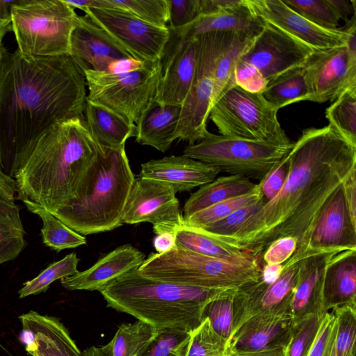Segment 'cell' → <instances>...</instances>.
<instances>
[{"mask_svg": "<svg viewBox=\"0 0 356 356\" xmlns=\"http://www.w3.org/2000/svg\"><path fill=\"white\" fill-rule=\"evenodd\" d=\"M282 265L283 264H263L261 266L259 279L267 285L273 284L280 277L282 271Z\"/></svg>", "mask_w": 356, "mask_h": 356, "instance_id": "91938a15", "label": "cell"}, {"mask_svg": "<svg viewBox=\"0 0 356 356\" xmlns=\"http://www.w3.org/2000/svg\"><path fill=\"white\" fill-rule=\"evenodd\" d=\"M134 180L125 148L102 147L75 196L51 213L80 234L111 231L122 225Z\"/></svg>", "mask_w": 356, "mask_h": 356, "instance_id": "5b68a950", "label": "cell"}, {"mask_svg": "<svg viewBox=\"0 0 356 356\" xmlns=\"http://www.w3.org/2000/svg\"><path fill=\"white\" fill-rule=\"evenodd\" d=\"M261 266L254 257L228 261L175 246L163 253H151L138 268L147 277L211 289H236L257 282Z\"/></svg>", "mask_w": 356, "mask_h": 356, "instance_id": "8992f818", "label": "cell"}, {"mask_svg": "<svg viewBox=\"0 0 356 356\" xmlns=\"http://www.w3.org/2000/svg\"><path fill=\"white\" fill-rule=\"evenodd\" d=\"M293 325L291 312L254 316L234 336L232 348L248 350L286 346Z\"/></svg>", "mask_w": 356, "mask_h": 356, "instance_id": "cb8c5ba5", "label": "cell"}, {"mask_svg": "<svg viewBox=\"0 0 356 356\" xmlns=\"http://www.w3.org/2000/svg\"><path fill=\"white\" fill-rule=\"evenodd\" d=\"M337 325L334 310L325 312L322 318L315 341L307 356H325Z\"/></svg>", "mask_w": 356, "mask_h": 356, "instance_id": "816d5d0a", "label": "cell"}, {"mask_svg": "<svg viewBox=\"0 0 356 356\" xmlns=\"http://www.w3.org/2000/svg\"><path fill=\"white\" fill-rule=\"evenodd\" d=\"M220 172L212 165L184 155H172L142 163L138 177L167 183L177 193L200 187L215 179Z\"/></svg>", "mask_w": 356, "mask_h": 356, "instance_id": "ffe728a7", "label": "cell"}, {"mask_svg": "<svg viewBox=\"0 0 356 356\" xmlns=\"http://www.w3.org/2000/svg\"><path fill=\"white\" fill-rule=\"evenodd\" d=\"M183 220L179 202L170 185L149 178H135L122 213V224L150 222L156 234L165 230L177 231Z\"/></svg>", "mask_w": 356, "mask_h": 356, "instance_id": "4fadbf2b", "label": "cell"}, {"mask_svg": "<svg viewBox=\"0 0 356 356\" xmlns=\"http://www.w3.org/2000/svg\"><path fill=\"white\" fill-rule=\"evenodd\" d=\"M235 33H237L216 32L196 37V68L190 90L181 107L177 140L193 145L208 131L207 122L211 106L216 65Z\"/></svg>", "mask_w": 356, "mask_h": 356, "instance_id": "8fae6325", "label": "cell"}, {"mask_svg": "<svg viewBox=\"0 0 356 356\" xmlns=\"http://www.w3.org/2000/svg\"><path fill=\"white\" fill-rule=\"evenodd\" d=\"M102 147L85 119L58 122L37 140L17 170L15 199L30 201L49 212L72 200Z\"/></svg>", "mask_w": 356, "mask_h": 356, "instance_id": "3957f363", "label": "cell"}, {"mask_svg": "<svg viewBox=\"0 0 356 356\" xmlns=\"http://www.w3.org/2000/svg\"><path fill=\"white\" fill-rule=\"evenodd\" d=\"M0 198L13 202L15 198V180L0 170Z\"/></svg>", "mask_w": 356, "mask_h": 356, "instance_id": "680465c9", "label": "cell"}, {"mask_svg": "<svg viewBox=\"0 0 356 356\" xmlns=\"http://www.w3.org/2000/svg\"><path fill=\"white\" fill-rule=\"evenodd\" d=\"M337 325L325 356H355L356 307L333 309Z\"/></svg>", "mask_w": 356, "mask_h": 356, "instance_id": "f35d334b", "label": "cell"}, {"mask_svg": "<svg viewBox=\"0 0 356 356\" xmlns=\"http://www.w3.org/2000/svg\"><path fill=\"white\" fill-rule=\"evenodd\" d=\"M286 346H280L260 350H237L232 348L229 356H286Z\"/></svg>", "mask_w": 356, "mask_h": 356, "instance_id": "6f0895ef", "label": "cell"}, {"mask_svg": "<svg viewBox=\"0 0 356 356\" xmlns=\"http://www.w3.org/2000/svg\"><path fill=\"white\" fill-rule=\"evenodd\" d=\"M277 112L261 92H251L234 85L212 106L209 118L222 136L291 144L280 124Z\"/></svg>", "mask_w": 356, "mask_h": 356, "instance_id": "ba28073f", "label": "cell"}, {"mask_svg": "<svg viewBox=\"0 0 356 356\" xmlns=\"http://www.w3.org/2000/svg\"><path fill=\"white\" fill-rule=\"evenodd\" d=\"M170 33V39L161 58V76L154 100L161 105L181 107L195 75L197 39L181 40Z\"/></svg>", "mask_w": 356, "mask_h": 356, "instance_id": "d6986e66", "label": "cell"}, {"mask_svg": "<svg viewBox=\"0 0 356 356\" xmlns=\"http://www.w3.org/2000/svg\"><path fill=\"white\" fill-rule=\"evenodd\" d=\"M340 252L309 254L300 261L297 283L291 302L293 323L312 314H324L323 288L327 267Z\"/></svg>", "mask_w": 356, "mask_h": 356, "instance_id": "44dd1931", "label": "cell"}, {"mask_svg": "<svg viewBox=\"0 0 356 356\" xmlns=\"http://www.w3.org/2000/svg\"><path fill=\"white\" fill-rule=\"evenodd\" d=\"M161 71V59L146 61L137 70L119 74L85 71L86 100L135 124L154 99Z\"/></svg>", "mask_w": 356, "mask_h": 356, "instance_id": "30bf717a", "label": "cell"}, {"mask_svg": "<svg viewBox=\"0 0 356 356\" xmlns=\"http://www.w3.org/2000/svg\"><path fill=\"white\" fill-rule=\"evenodd\" d=\"M298 248V240L292 236L279 238L270 243L261 254L264 264H283Z\"/></svg>", "mask_w": 356, "mask_h": 356, "instance_id": "681fc988", "label": "cell"}, {"mask_svg": "<svg viewBox=\"0 0 356 356\" xmlns=\"http://www.w3.org/2000/svg\"><path fill=\"white\" fill-rule=\"evenodd\" d=\"M83 12L134 58L140 61L161 59L170 36L168 26L149 24L115 8H88Z\"/></svg>", "mask_w": 356, "mask_h": 356, "instance_id": "7c38bea8", "label": "cell"}, {"mask_svg": "<svg viewBox=\"0 0 356 356\" xmlns=\"http://www.w3.org/2000/svg\"><path fill=\"white\" fill-rule=\"evenodd\" d=\"M313 51L278 28L265 23L238 60L253 67L267 85L285 72L302 65Z\"/></svg>", "mask_w": 356, "mask_h": 356, "instance_id": "5bb4252c", "label": "cell"}, {"mask_svg": "<svg viewBox=\"0 0 356 356\" xmlns=\"http://www.w3.org/2000/svg\"><path fill=\"white\" fill-rule=\"evenodd\" d=\"M19 207L0 198V265L16 259L26 245Z\"/></svg>", "mask_w": 356, "mask_h": 356, "instance_id": "d6a6232c", "label": "cell"}, {"mask_svg": "<svg viewBox=\"0 0 356 356\" xmlns=\"http://www.w3.org/2000/svg\"><path fill=\"white\" fill-rule=\"evenodd\" d=\"M77 15L64 0H17L11 9L17 49L25 58L69 55Z\"/></svg>", "mask_w": 356, "mask_h": 356, "instance_id": "52a82bcc", "label": "cell"}, {"mask_svg": "<svg viewBox=\"0 0 356 356\" xmlns=\"http://www.w3.org/2000/svg\"><path fill=\"white\" fill-rule=\"evenodd\" d=\"M69 56L83 72L111 73L116 62L133 58L86 14L76 17L70 36Z\"/></svg>", "mask_w": 356, "mask_h": 356, "instance_id": "ac0fdd59", "label": "cell"}, {"mask_svg": "<svg viewBox=\"0 0 356 356\" xmlns=\"http://www.w3.org/2000/svg\"><path fill=\"white\" fill-rule=\"evenodd\" d=\"M83 356H103L100 348L91 346L83 351Z\"/></svg>", "mask_w": 356, "mask_h": 356, "instance_id": "be15d7a7", "label": "cell"}, {"mask_svg": "<svg viewBox=\"0 0 356 356\" xmlns=\"http://www.w3.org/2000/svg\"><path fill=\"white\" fill-rule=\"evenodd\" d=\"M22 327L35 334V343L26 351L32 356H83L68 330L53 316L30 311L19 316Z\"/></svg>", "mask_w": 356, "mask_h": 356, "instance_id": "d4e9b609", "label": "cell"}, {"mask_svg": "<svg viewBox=\"0 0 356 356\" xmlns=\"http://www.w3.org/2000/svg\"><path fill=\"white\" fill-rule=\"evenodd\" d=\"M263 197L259 184L251 191L240 196L217 203L184 218V222L189 226L204 229L218 222L234 211L259 201Z\"/></svg>", "mask_w": 356, "mask_h": 356, "instance_id": "74e56055", "label": "cell"}, {"mask_svg": "<svg viewBox=\"0 0 356 356\" xmlns=\"http://www.w3.org/2000/svg\"><path fill=\"white\" fill-rule=\"evenodd\" d=\"M247 3L263 22L278 28L314 51L338 47L346 43V33L343 29L321 28L296 13L282 0H247Z\"/></svg>", "mask_w": 356, "mask_h": 356, "instance_id": "e0dca14e", "label": "cell"}, {"mask_svg": "<svg viewBox=\"0 0 356 356\" xmlns=\"http://www.w3.org/2000/svg\"><path fill=\"white\" fill-rule=\"evenodd\" d=\"M257 184L242 175H227L216 178L202 186L186 200L184 218L217 203L240 196L253 190Z\"/></svg>", "mask_w": 356, "mask_h": 356, "instance_id": "f1b7e54d", "label": "cell"}, {"mask_svg": "<svg viewBox=\"0 0 356 356\" xmlns=\"http://www.w3.org/2000/svg\"><path fill=\"white\" fill-rule=\"evenodd\" d=\"M266 203L264 197L257 202L245 206L225 218L203 229L218 237H229L234 235L243 225L255 214Z\"/></svg>", "mask_w": 356, "mask_h": 356, "instance_id": "bcb514c9", "label": "cell"}, {"mask_svg": "<svg viewBox=\"0 0 356 356\" xmlns=\"http://www.w3.org/2000/svg\"><path fill=\"white\" fill-rule=\"evenodd\" d=\"M308 101L333 102L344 91L356 89V61L344 45L313 51L303 64Z\"/></svg>", "mask_w": 356, "mask_h": 356, "instance_id": "9a60e30c", "label": "cell"}, {"mask_svg": "<svg viewBox=\"0 0 356 356\" xmlns=\"http://www.w3.org/2000/svg\"><path fill=\"white\" fill-rule=\"evenodd\" d=\"M288 154L258 184L266 202L274 198L282 189L289 171Z\"/></svg>", "mask_w": 356, "mask_h": 356, "instance_id": "c3c4849f", "label": "cell"}, {"mask_svg": "<svg viewBox=\"0 0 356 356\" xmlns=\"http://www.w3.org/2000/svg\"><path fill=\"white\" fill-rule=\"evenodd\" d=\"M206 133L197 143L188 145L184 156L212 165L231 175L262 180L293 147Z\"/></svg>", "mask_w": 356, "mask_h": 356, "instance_id": "9c48e42d", "label": "cell"}, {"mask_svg": "<svg viewBox=\"0 0 356 356\" xmlns=\"http://www.w3.org/2000/svg\"><path fill=\"white\" fill-rule=\"evenodd\" d=\"M245 0H201V15H207L223 12L236 8Z\"/></svg>", "mask_w": 356, "mask_h": 356, "instance_id": "db71d44e", "label": "cell"}, {"mask_svg": "<svg viewBox=\"0 0 356 356\" xmlns=\"http://www.w3.org/2000/svg\"><path fill=\"white\" fill-rule=\"evenodd\" d=\"M89 8L121 10L158 27L165 28L168 24V0H91Z\"/></svg>", "mask_w": 356, "mask_h": 356, "instance_id": "e575fe53", "label": "cell"}, {"mask_svg": "<svg viewBox=\"0 0 356 356\" xmlns=\"http://www.w3.org/2000/svg\"><path fill=\"white\" fill-rule=\"evenodd\" d=\"M339 19L346 24L356 12V1L355 0H327Z\"/></svg>", "mask_w": 356, "mask_h": 356, "instance_id": "9f6ffc18", "label": "cell"}, {"mask_svg": "<svg viewBox=\"0 0 356 356\" xmlns=\"http://www.w3.org/2000/svg\"><path fill=\"white\" fill-rule=\"evenodd\" d=\"M341 188L350 220L356 227V169L344 179Z\"/></svg>", "mask_w": 356, "mask_h": 356, "instance_id": "f5cc1de1", "label": "cell"}, {"mask_svg": "<svg viewBox=\"0 0 356 356\" xmlns=\"http://www.w3.org/2000/svg\"><path fill=\"white\" fill-rule=\"evenodd\" d=\"M177 231L165 230L156 234L153 245L157 253H163L173 249L175 245Z\"/></svg>", "mask_w": 356, "mask_h": 356, "instance_id": "11a10c76", "label": "cell"}, {"mask_svg": "<svg viewBox=\"0 0 356 356\" xmlns=\"http://www.w3.org/2000/svg\"><path fill=\"white\" fill-rule=\"evenodd\" d=\"M253 38L243 33H235L230 45L218 58L214 70L211 108L226 90L236 85L234 80L236 65L240 56Z\"/></svg>", "mask_w": 356, "mask_h": 356, "instance_id": "d590c367", "label": "cell"}, {"mask_svg": "<svg viewBox=\"0 0 356 356\" xmlns=\"http://www.w3.org/2000/svg\"><path fill=\"white\" fill-rule=\"evenodd\" d=\"M145 255L130 244L120 246L99 259L90 268L60 279L62 286L70 291H99L106 284L138 268Z\"/></svg>", "mask_w": 356, "mask_h": 356, "instance_id": "7402d4cb", "label": "cell"}, {"mask_svg": "<svg viewBox=\"0 0 356 356\" xmlns=\"http://www.w3.org/2000/svg\"><path fill=\"white\" fill-rule=\"evenodd\" d=\"M265 22L257 17L247 0L236 8L207 15H201L190 24L170 31L181 40H191L199 35L216 32L243 33L254 37Z\"/></svg>", "mask_w": 356, "mask_h": 356, "instance_id": "603a6c76", "label": "cell"}, {"mask_svg": "<svg viewBox=\"0 0 356 356\" xmlns=\"http://www.w3.org/2000/svg\"><path fill=\"white\" fill-rule=\"evenodd\" d=\"M303 64L277 76L262 91L265 99L277 111L293 103L308 101L309 93Z\"/></svg>", "mask_w": 356, "mask_h": 356, "instance_id": "1f68e13d", "label": "cell"}, {"mask_svg": "<svg viewBox=\"0 0 356 356\" xmlns=\"http://www.w3.org/2000/svg\"><path fill=\"white\" fill-rule=\"evenodd\" d=\"M79 261L76 254L72 252L60 260L51 264L37 277L23 284V286L18 291L19 298L44 292L54 281L76 274L79 272Z\"/></svg>", "mask_w": 356, "mask_h": 356, "instance_id": "60d3db41", "label": "cell"}, {"mask_svg": "<svg viewBox=\"0 0 356 356\" xmlns=\"http://www.w3.org/2000/svg\"><path fill=\"white\" fill-rule=\"evenodd\" d=\"M86 83L69 55L25 58L16 49L0 67V170L13 179L54 124L85 119Z\"/></svg>", "mask_w": 356, "mask_h": 356, "instance_id": "7a4b0ae2", "label": "cell"}, {"mask_svg": "<svg viewBox=\"0 0 356 356\" xmlns=\"http://www.w3.org/2000/svg\"><path fill=\"white\" fill-rule=\"evenodd\" d=\"M177 247L200 254L228 261H243L250 253L200 228L183 222L176 233ZM256 259V258H255Z\"/></svg>", "mask_w": 356, "mask_h": 356, "instance_id": "f546056e", "label": "cell"}, {"mask_svg": "<svg viewBox=\"0 0 356 356\" xmlns=\"http://www.w3.org/2000/svg\"><path fill=\"white\" fill-rule=\"evenodd\" d=\"M201 0H168L169 26L170 29L183 28L198 18L201 15Z\"/></svg>", "mask_w": 356, "mask_h": 356, "instance_id": "7dc6e473", "label": "cell"}, {"mask_svg": "<svg viewBox=\"0 0 356 356\" xmlns=\"http://www.w3.org/2000/svg\"><path fill=\"white\" fill-rule=\"evenodd\" d=\"M189 337L181 331L159 332L142 356H186Z\"/></svg>", "mask_w": 356, "mask_h": 356, "instance_id": "f6af8a7d", "label": "cell"}, {"mask_svg": "<svg viewBox=\"0 0 356 356\" xmlns=\"http://www.w3.org/2000/svg\"><path fill=\"white\" fill-rule=\"evenodd\" d=\"M181 106L161 105L154 99L145 110L136 126V141L165 152L176 139Z\"/></svg>", "mask_w": 356, "mask_h": 356, "instance_id": "4316f807", "label": "cell"}, {"mask_svg": "<svg viewBox=\"0 0 356 356\" xmlns=\"http://www.w3.org/2000/svg\"><path fill=\"white\" fill-rule=\"evenodd\" d=\"M17 0H0V17L3 20L11 22V9Z\"/></svg>", "mask_w": 356, "mask_h": 356, "instance_id": "94428289", "label": "cell"}, {"mask_svg": "<svg viewBox=\"0 0 356 356\" xmlns=\"http://www.w3.org/2000/svg\"><path fill=\"white\" fill-rule=\"evenodd\" d=\"M325 113L329 124L356 146V89L344 91L325 109Z\"/></svg>", "mask_w": 356, "mask_h": 356, "instance_id": "8d00e7d4", "label": "cell"}, {"mask_svg": "<svg viewBox=\"0 0 356 356\" xmlns=\"http://www.w3.org/2000/svg\"><path fill=\"white\" fill-rule=\"evenodd\" d=\"M343 307H356V250L335 254L325 272L324 312Z\"/></svg>", "mask_w": 356, "mask_h": 356, "instance_id": "484cf974", "label": "cell"}, {"mask_svg": "<svg viewBox=\"0 0 356 356\" xmlns=\"http://www.w3.org/2000/svg\"><path fill=\"white\" fill-rule=\"evenodd\" d=\"M236 85L251 92H262L266 83L250 65L238 60L234 70Z\"/></svg>", "mask_w": 356, "mask_h": 356, "instance_id": "f907efd6", "label": "cell"}, {"mask_svg": "<svg viewBox=\"0 0 356 356\" xmlns=\"http://www.w3.org/2000/svg\"><path fill=\"white\" fill-rule=\"evenodd\" d=\"M232 350L231 341L217 334L204 318L190 333L186 356H229Z\"/></svg>", "mask_w": 356, "mask_h": 356, "instance_id": "ab89813d", "label": "cell"}, {"mask_svg": "<svg viewBox=\"0 0 356 356\" xmlns=\"http://www.w3.org/2000/svg\"><path fill=\"white\" fill-rule=\"evenodd\" d=\"M10 31H13L11 22L3 20L0 17V34L5 35Z\"/></svg>", "mask_w": 356, "mask_h": 356, "instance_id": "6125c7cd", "label": "cell"}, {"mask_svg": "<svg viewBox=\"0 0 356 356\" xmlns=\"http://www.w3.org/2000/svg\"><path fill=\"white\" fill-rule=\"evenodd\" d=\"M236 289L227 290L206 307L204 319L209 320L214 331L232 343L233 330V299Z\"/></svg>", "mask_w": 356, "mask_h": 356, "instance_id": "b9f144b4", "label": "cell"}, {"mask_svg": "<svg viewBox=\"0 0 356 356\" xmlns=\"http://www.w3.org/2000/svg\"><path fill=\"white\" fill-rule=\"evenodd\" d=\"M159 331L141 321L122 323L112 340L99 347L103 356H142Z\"/></svg>", "mask_w": 356, "mask_h": 356, "instance_id": "4dcf8cb0", "label": "cell"}, {"mask_svg": "<svg viewBox=\"0 0 356 356\" xmlns=\"http://www.w3.org/2000/svg\"><path fill=\"white\" fill-rule=\"evenodd\" d=\"M227 290L156 280L140 275L136 268L99 291L108 307L130 314L159 332L191 333L203 321L207 305Z\"/></svg>", "mask_w": 356, "mask_h": 356, "instance_id": "277c9868", "label": "cell"}, {"mask_svg": "<svg viewBox=\"0 0 356 356\" xmlns=\"http://www.w3.org/2000/svg\"><path fill=\"white\" fill-rule=\"evenodd\" d=\"M284 3L313 24L329 30L337 29L339 18L327 0H283Z\"/></svg>", "mask_w": 356, "mask_h": 356, "instance_id": "ee69618b", "label": "cell"}, {"mask_svg": "<svg viewBox=\"0 0 356 356\" xmlns=\"http://www.w3.org/2000/svg\"><path fill=\"white\" fill-rule=\"evenodd\" d=\"M345 250H356V227L350 220L341 185L321 209L305 247L296 250L291 257L301 261L308 252Z\"/></svg>", "mask_w": 356, "mask_h": 356, "instance_id": "2e32d148", "label": "cell"}, {"mask_svg": "<svg viewBox=\"0 0 356 356\" xmlns=\"http://www.w3.org/2000/svg\"><path fill=\"white\" fill-rule=\"evenodd\" d=\"M288 156L289 174L277 195L234 235L219 237L258 261L267 246L281 237H294L296 250L303 248L323 205L356 169V146L330 124L303 130Z\"/></svg>", "mask_w": 356, "mask_h": 356, "instance_id": "6da1fadb", "label": "cell"}, {"mask_svg": "<svg viewBox=\"0 0 356 356\" xmlns=\"http://www.w3.org/2000/svg\"><path fill=\"white\" fill-rule=\"evenodd\" d=\"M84 117L93 138L101 147L123 149L128 138L136 136V124L108 108L87 100Z\"/></svg>", "mask_w": 356, "mask_h": 356, "instance_id": "83f0119b", "label": "cell"}, {"mask_svg": "<svg viewBox=\"0 0 356 356\" xmlns=\"http://www.w3.org/2000/svg\"><path fill=\"white\" fill-rule=\"evenodd\" d=\"M22 202L29 211L38 215L42 220V242L51 250L60 252L86 244V237L68 227L44 207L27 200Z\"/></svg>", "mask_w": 356, "mask_h": 356, "instance_id": "836d02e7", "label": "cell"}, {"mask_svg": "<svg viewBox=\"0 0 356 356\" xmlns=\"http://www.w3.org/2000/svg\"><path fill=\"white\" fill-rule=\"evenodd\" d=\"M4 37V35L0 34V67L4 62L5 59L8 56L9 52L7 51V50L5 49L3 44V38Z\"/></svg>", "mask_w": 356, "mask_h": 356, "instance_id": "e7e4bbea", "label": "cell"}, {"mask_svg": "<svg viewBox=\"0 0 356 356\" xmlns=\"http://www.w3.org/2000/svg\"><path fill=\"white\" fill-rule=\"evenodd\" d=\"M323 314H312L294 323L286 348V356H307Z\"/></svg>", "mask_w": 356, "mask_h": 356, "instance_id": "7bdbcfd3", "label": "cell"}]
</instances>
